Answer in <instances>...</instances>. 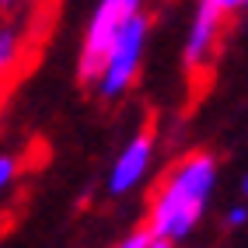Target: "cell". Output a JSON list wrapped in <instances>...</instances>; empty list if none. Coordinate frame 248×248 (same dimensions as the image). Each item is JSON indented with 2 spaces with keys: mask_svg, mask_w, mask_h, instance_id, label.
Instances as JSON below:
<instances>
[{
  "mask_svg": "<svg viewBox=\"0 0 248 248\" xmlns=\"http://www.w3.org/2000/svg\"><path fill=\"white\" fill-rule=\"evenodd\" d=\"M217 186V161L210 154H196L182 161L171 171L168 186L161 189L151 210V234L161 241H182L192 234V227L200 224L203 210L210 203V192Z\"/></svg>",
  "mask_w": 248,
  "mask_h": 248,
  "instance_id": "6da1fadb",
  "label": "cell"
},
{
  "mask_svg": "<svg viewBox=\"0 0 248 248\" xmlns=\"http://www.w3.org/2000/svg\"><path fill=\"white\" fill-rule=\"evenodd\" d=\"M241 192H245V196H248V175H245V178H241Z\"/></svg>",
  "mask_w": 248,
  "mask_h": 248,
  "instance_id": "4fadbf2b",
  "label": "cell"
},
{
  "mask_svg": "<svg viewBox=\"0 0 248 248\" xmlns=\"http://www.w3.org/2000/svg\"><path fill=\"white\" fill-rule=\"evenodd\" d=\"M154 157V137L151 133H137L126 143V151L115 157L112 171H108V192L112 196H126L129 189L140 186V178L147 175V164Z\"/></svg>",
  "mask_w": 248,
  "mask_h": 248,
  "instance_id": "277c9868",
  "label": "cell"
},
{
  "mask_svg": "<svg viewBox=\"0 0 248 248\" xmlns=\"http://www.w3.org/2000/svg\"><path fill=\"white\" fill-rule=\"evenodd\" d=\"M151 241H154V234H151V227H147V231H129L115 248H147Z\"/></svg>",
  "mask_w": 248,
  "mask_h": 248,
  "instance_id": "52a82bcc",
  "label": "cell"
},
{
  "mask_svg": "<svg viewBox=\"0 0 248 248\" xmlns=\"http://www.w3.org/2000/svg\"><path fill=\"white\" fill-rule=\"evenodd\" d=\"M147 14H133V18H126V25L119 28V35H115V46L105 60V70H102V80H98V94L112 102V98H119L129 84H133L137 77V67L143 60V46H147Z\"/></svg>",
  "mask_w": 248,
  "mask_h": 248,
  "instance_id": "3957f363",
  "label": "cell"
},
{
  "mask_svg": "<svg viewBox=\"0 0 248 248\" xmlns=\"http://www.w3.org/2000/svg\"><path fill=\"white\" fill-rule=\"evenodd\" d=\"M206 4H213L220 14H231V11H241V7H248V0H206Z\"/></svg>",
  "mask_w": 248,
  "mask_h": 248,
  "instance_id": "9c48e42d",
  "label": "cell"
},
{
  "mask_svg": "<svg viewBox=\"0 0 248 248\" xmlns=\"http://www.w3.org/2000/svg\"><path fill=\"white\" fill-rule=\"evenodd\" d=\"M147 248H175V245H171V241H161V238H154V241L147 245Z\"/></svg>",
  "mask_w": 248,
  "mask_h": 248,
  "instance_id": "7c38bea8",
  "label": "cell"
},
{
  "mask_svg": "<svg viewBox=\"0 0 248 248\" xmlns=\"http://www.w3.org/2000/svg\"><path fill=\"white\" fill-rule=\"evenodd\" d=\"M18 56V28H0V74Z\"/></svg>",
  "mask_w": 248,
  "mask_h": 248,
  "instance_id": "8992f818",
  "label": "cell"
},
{
  "mask_svg": "<svg viewBox=\"0 0 248 248\" xmlns=\"http://www.w3.org/2000/svg\"><path fill=\"white\" fill-rule=\"evenodd\" d=\"M14 175H18V161H14L11 154H0V192L14 182Z\"/></svg>",
  "mask_w": 248,
  "mask_h": 248,
  "instance_id": "ba28073f",
  "label": "cell"
},
{
  "mask_svg": "<svg viewBox=\"0 0 248 248\" xmlns=\"http://www.w3.org/2000/svg\"><path fill=\"white\" fill-rule=\"evenodd\" d=\"M11 4H14V0H0V7H4V11H7V7H11Z\"/></svg>",
  "mask_w": 248,
  "mask_h": 248,
  "instance_id": "5bb4252c",
  "label": "cell"
},
{
  "mask_svg": "<svg viewBox=\"0 0 248 248\" xmlns=\"http://www.w3.org/2000/svg\"><path fill=\"white\" fill-rule=\"evenodd\" d=\"M126 4L123 0H98V7L88 21L84 31V46H80V56H77V77L80 84H98L105 70V60L115 46V35L119 28L126 25Z\"/></svg>",
  "mask_w": 248,
  "mask_h": 248,
  "instance_id": "7a4b0ae2",
  "label": "cell"
},
{
  "mask_svg": "<svg viewBox=\"0 0 248 248\" xmlns=\"http://www.w3.org/2000/svg\"><path fill=\"white\" fill-rule=\"evenodd\" d=\"M123 4H126V14L133 18V14H140V4H143V0H123Z\"/></svg>",
  "mask_w": 248,
  "mask_h": 248,
  "instance_id": "8fae6325",
  "label": "cell"
},
{
  "mask_svg": "<svg viewBox=\"0 0 248 248\" xmlns=\"http://www.w3.org/2000/svg\"><path fill=\"white\" fill-rule=\"evenodd\" d=\"M245 220H248V206H231L227 210V224L231 227H241Z\"/></svg>",
  "mask_w": 248,
  "mask_h": 248,
  "instance_id": "30bf717a",
  "label": "cell"
},
{
  "mask_svg": "<svg viewBox=\"0 0 248 248\" xmlns=\"http://www.w3.org/2000/svg\"><path fill=\"white\" fill-rule=\"evenodd\" d=\"M220 18L224 14L213 4H206V0L196 4V18H192V28L186 35V67H200L210 56L213 42H217V31H220Z\"/></svg>",
  "mask_w": 248,
  "mask_h": 248,
  "instance_id": "5b68a950",
  "label": "cell"
}]
</instances>
